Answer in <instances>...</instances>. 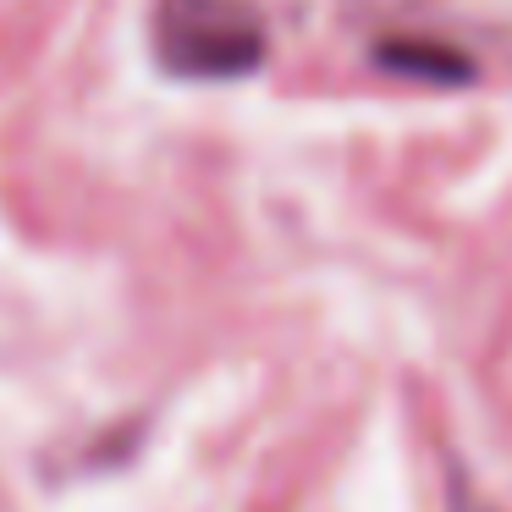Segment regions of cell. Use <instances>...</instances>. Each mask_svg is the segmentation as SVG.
Instances as JSON below:
<instances>
[{
  "label": "cell",
  "mask_w": 512,
  "mask_h": 512,
  "mask_svg": "<svg viewBox=\"0 0 512 512\" xmlns=\"http://www.w3.org/2000/svg\"><path fill=\"white\" fill-rule=\"evenodd\" d=\"M160 50L177 72L199 78H232L248 72L265 50L259 23L237 0H166L160 12Z\"/></svg>",
  "instance_id": "1"
}]
</instances>
